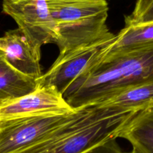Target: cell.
Listing matches in <instances>:
<instances>
[{
    "instance_id": "obj_13",
    "label": "cell",
    "mask_w": 153,
    "mask_h": 153,
    "mask_svg": "<svg viewBox=\"0 0 153 153\" xmlns=\"http://www.w3.org/2000/svg\"><path fill=\"white\" fill-rule=\"evenodd\" d=\"M153 22V0H137L132 13L125 17V23Z\"/></svg>"
},
{
    "instance_id": "obj_14",
    "label": "cell",
    "mask_w": 153,
    "mask_h": 153,
    "mask_svg": "<svg viewBox=\"0 0 153 153\" xmlns=\"http://www.w3.org/2000/svg\"><path fill=\"white\" fill-rule=\"evenodd\" d=\"M83 153H123L116 141V138H111L102 142Z\"/></svg>"
},
{
    "instance_id": "obj_9",
    "label": "cell",
    "mask_w": 153,
    "mask_h": 153,
    "mask_svg": "<svg viewBox=\"0 0 153 153\" xmlns=\"http://www.w3.org/2000/svg\"><path fill=\"white\" fill-rule=\"evenodd\" d=\"M147 50H153V22L125 23V27L117 34L113 41L103 49L98 61L129 52Z\"/></svg>"
},
{
    "instance_id": "obj_3",
    "label": "cell",
    "mask_w": 153,
    "mask_h": 153,
    "mask_svg": "<svg viewBox=\"0 0 153 153\" xmlns=\"http://www.w3.org/2000/svg\"><path fill=\"white\" fill-rule=\"evenodd\" d=\"M55 22L59 55L79 48L111 40L106 22L108 4L106 0H46Z\"/></svg>"
},
{
    "instance_id": "obj_6",
    "label": "cell",
    "mask_w": 153,
    "mask_h": 153,
    "mask_svg": "<svg viewBox=\"0 0 153 153\" xmlns=\"http://www.w3.org/2000/svg\"><path fill=\"white\" fill-rule=\"evenodd\" d=\"M114 39L59 55L48 71L36 80L37 87H54L62 94L75 79L97 62L103 49Z\"/></svg>"
},
{
    "instance_id": "obj_12",
    "label": "cell",
    "mask_w": 153,
    "mask_h": 153,
    "mask_svg": "<svg viewBox=\"0 0 153 153\" xmlns=\"http://www.w3.org/2000/svg\"><path fill=\"white\" fill-rule=\"evenodd\" d=\"M37 88L35 79L16 71L0 53V102L26 95Z\"/></svg>"
},
{
    "instance_id": "obj_5",
    "label": "cell",
    "mask_w": 153,
    "mask_h": 153,
    "mask_svg": "<svg viewBox=\"0 0 153 153\" xmlns=\"http://www.w3.org/2000/svg\"><path fill=\"white\" fill-rule=\"evenodd\" d=\"M1 7L34 46L41 49L43 45L56 43V26L46 0H1Z\"/></svg>"
},
{
    "instance_id": "obj_10",
    "label": "cell",
    "mask_w": 153,
    "mask_h": 153,
    "mask_svg": "<svg viewBox=\"0 0 153 153\" xmlns=\"http://www.w3.org/2000/svg\"><path fill=\"white\" fill-rule=\"evenodd\" d=\"M140 153H153V105L131 115L117 134Z\"/></svg>"
},
{
    "instance_id": "obj_15",
    "label": "cell",
    "mask_w": 153,
    "mask_h": 153,
    "mask_svg": "<svg viewBox=\"0 0 153 153\" xmlns=\"http://www.w3.org/2000/svg\"><path fill=\"white\" fill-rule=\"evenodd\" d=\"M129 153H140V152H137V151L135 149H133L132 150H131V152H129Z\"/></svg>"
},
{
    "instance_id": "obj_4",
    "label": "cell",
    "mask_w": 153,
    "mask_h": 153,
    "mask_svg": "<svg viewBox=\"0 0 153 153\" xmlns=\"http://www.w3.org/2000/svg\"><path fill=\"white\" fill-rule=\"evenodd\" d=\"M77 111L0 121V153H16L36 144L74 117Z\"/></svg>"
},
{
    "instance_id": "obj_7",
    "label": "cell",
    "mask_w": 153,
    "mask_h": 153,
    "mask_svg": "<svg viewBox=\"0 0 153 153\" xmlns=\"http://www.w3.org/2000/svg\"><path fill=\"white\" fill-rule=\"evenodd\" d=\"M74 110L54 87H37L32 92L0 102V121L42 114H67Z\"/></svg>"
},
{
    "instance_id": "obj_2",
    "label": "cell",
    "mask_w": 153,
    "mask_h": 153,
    "mask_svg": "<svg viewBox=\"0 0 153 153\" xmlns=\"http://www.w3.org/2000/svg\"><path fill=\"white\" fill-rule=\"evenodd\" d=\"M134 112L89 106L43 140L16 153H83L117 134Z\"/></svg>"
},
{
    "instance_id": "obj_8",
    "label": "cell",
    "mask_w": 153,
    "mask_h": 153,
    "mask_svg": "<svg viewBox=\"0 0 153 153\" xmlns=\"http://www.w3.org/2000/svg\"><path fill=\"white\" fill-rule=\"evenodd\" d=\"M0 53L13 69L26 77L37 80L43 74L41 49L30 42L19 28L7 31L0 37Z\"/></svg>"
},
{
    "instance_id": "obj_11",
    "label": "cell",
    "mask_w": 153,
    "mask_h": 153,
    "mask_svg": "<svg viewBox=\"0 0 153 153\" xmlns=\"http://www.w3.org/2000/svg\"><path fill=\"white\" fill-rule=\"evenodd\" d=\"M153 105V82L118 92L93 106L136 112Z\"/></svg>"
},
{
    "instance_id": "obj_1",
    "label": "cell",
    "mask_w": 153,
    "mask_h": 153,
    "mask_svg": "<svg viewBox=\"0 0 153 153\" xmlns=\"http://www.w3.org/2000/svg\"><path fill=\"white\" fill-rule=\"evenodd\" d=\"M153 82V50L100 60L62 94L74 110L95 105L126 88Z\"/></svg>"
}]
</instances>
